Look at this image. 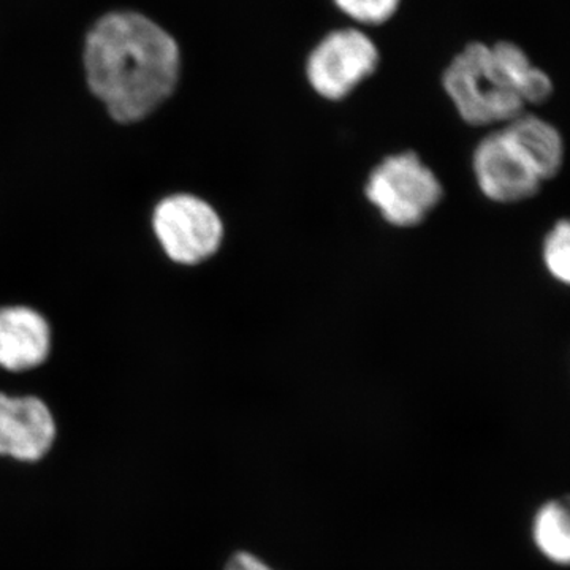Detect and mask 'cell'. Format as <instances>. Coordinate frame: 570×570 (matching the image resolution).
Returning <instances> with one entry per match:
<instances>
[{
    "instance_id": "obj_1",
    "label": "cell",
    "mask_w": 570,
    "mask_h": 570,
    "mask_svg": "<svg viewBox=\"0 0 570 570\" xmlns=\"http://www.w3.org/2000/svg\"><path fill=\"white\" fill-rule=\"evenodd\" d=\"M86 81L108 115L137 122L170 99L181 75L178 41L138 11L104 14L82 50Z\"/></svg>"
},
{
    "instance_id": "obj_2",
    "label": "cell",
    "mask_w": 570,
    "mask_h": 570,
    "mask_svg": "<svg viewBox=\"0 0 570 570\" xmlns=\"http://www.w3.org/2000/svg\"><path fill=\"white\" fill-rule=\"evenodd\" d=\"M442 86L469 126L501 127L549 102L554 85L513 41H472L450 61Z\"/></svg>"
},
{
    "instance_id": "obj_3",
    "label": "cell",
    "mask_w": 570,
    "mask_h": 570,
    "mask_svg": "<svg viewBox=\"0 0 570 570\" xmlns=\"http://www.w3.org/2000/svg\"><path fill=\"white\" fill-rule=\"evenodd\" d=\"M366 197L390 225L415 227L442 200L438 176L415 153L389 156L374 168L366 184Z\"/></svg>"
},
{
    "instance_id": "obj_4",
    "label": "cell",
    "mask_w": 570,
    "mask_h": 570,
    "mask_svg": "<svg viewBox=\"0 0 570 570\" xmlns=\"http://www.w3.org/2000/svg\"><path fill=\"white\" fill-rule=\"evenodd\" d=\"M381 51L358 28L335 29L326 33L306 59V80L322 99H346L376 73Z\"/></svg>"
},
{
    "instance_id": "obj_5",
    "label": "cell",
    "mask_w": 570,
    "mask_h": 570,
    "mask_svg": "<svg viewBox=\"0 0 570 570\" xmlns=\"http://www.w3.org/2000/svg\"><path fill=\"white\" fill-rule=\"evenodd\" d=\"M472 171L480 193L493 204H523L546 186L530 154L505 126L485 135L475 146Z\"/></svg>"
},
{
    "instance_id": "obj_6",
    "label": "cell",
    "mask_w": 570,
    "mask_h": 570,
    "mask_svg": "<svg viewBox=\"0 0 570 570\" xmlns=\"http://www.w3.org/2000/svg\"><path fill=\"white\" fill-rule=\"evenodd\" d=\"M153 225L165 254L176 264H202L223 245L224 224L219 214L195 195L165 198L154 212Z\"/></svg>"
},
{
    "instance_id": "obj_7",
    "label": "cell",
    "mask_w": 570,
    "mask_h": 570,
    "mask_svg": "<svg viewBox=\"0 0 570 570\" xmlns=\"http://www.w3.org/2000/svg\"><path fill=\"white\" fill-rule=\"evenodd\" d=\"M55 436V420L43 401L0 393V455L39 461L51 449Z\"/></svg>"
},
{
    "instance_id": "obj_8",
    "label": "cell",
    "mask_w": 570,
    "mask_h": 570,
    "mask_svg": "<svg viewBox=\"0 0 570 570\" xmlns=\"http://www.w3.org/2000/svg\"><path fill=\"white\" fill-rule=\"evenodd\" d=\"M50 351V325L37 311L26 306L0 309V366L32 370L48 358Z\"/></svg>"
},
{
    "instance_id": "obj_9",
    "label": "cell",
    "mask_w": 570,
    "mask_h": 570,
    "mask_svg": "<svg viewBox=\"0 0 570 570\" xmlns=\"http://www.w3.org/2000/svg\"><path fill=\"white\" fill-rule=\"evenodd\" d=\"M513 137L530 154L543 183L553 181L566 167L568 146L561 130L554 124L527 111L504 124Z\"/></svg>"
},
{
    "instance_id": "obj_10",
    "label": "cell",
    "mask_w": 570,
    "mask_h": 570,
    "mask_svg": "<svg viewBox=\"0 0 570 570\" xmlns=\"http://www.w3.org/2000/svg\"><path fill=\"white\" fill-rule=\"evenodd\" d=\"M531 535L547 561L570 568V494L551 498L535 510Z\"/></svg>"
},
{
    "instance_id": "obj_11",
    "label": "cell",
    "mask_w": 570,
    "mask_h": 570,
    "mask_svg": "<svg viewBox=\"0 0 570 570\" xmlns=\"http://www.w3.org/2000/svg\"><path fill=\"white\" fill-rule=\"evenodd\" d=\"M547 275L570 291V216L554 220L540 247Z\"/></svg>"
},
{
    "instance_id": "obj_12",
    "label": "cell",
    "mask_w": 570,
    "mask_h": 570,
    "mask_svg": "<svg viewBox=\"0 0 570 570\" xmlns=\"http://www.w3.org/2000/svg\"><path fill=\"white\" fill-rule=\"evenodd\" d=\"M403 0H333L341 13L360 26H381L392 20Z\"/></svg>"
},
{
    "instance_id": "obj_13",
    "label": "cell",
    "mask_w": 570,
    "mask_h": 570,
    "mask_svg": "<svg viewBox=\"0 0 570 570\" xmlns=\"http://www.w3.org/2000/svg\"><path fill=\"white\" fill-rule=\"evenodd\" d=\"M225 570H275L269 568L261 558L247 551H238L228 560Z\"/></svg>"
}]
</instances>
